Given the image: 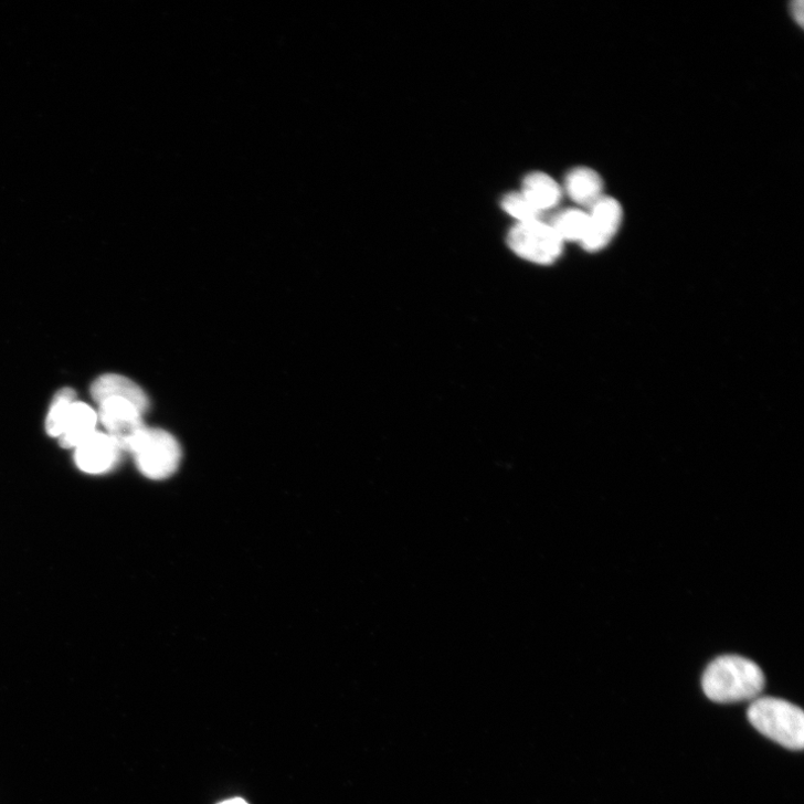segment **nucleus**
Wrapping results in <instances>:
<instances>
[{"label":"nucleus","mask_w":804,"mask_h":804,"mask_svg":"<svg viewBox=\"0 0 804 804\" xmlns=\"http://www.w3.org/2000/svg\"><path fill=\"white\" fill-rule=\"evenodd\" d=\"M764 686L765 676L760 666L737 655L715 659L701 677L704 692L720 704L754 700Z\"/></svg>","instance_id":"1"},{"label":"nucleus","mask_w":804,"mask_h":804,"mask_svg":"<svg viewBox=\"0 0 804 804\" xmlns=\"http://www.w3.org/2000/svg\"><path fill=\"white\" fill-rule=\"evenodd\" d=\"M75 401L76 392L72 388H63L56 392L45 423L46 433L51 437L60 438L66 416Z\"/></svg>","instance_id":"13"},{"label":"nucleus","mask_w":804,"mask_h":804,"mask_svg":"<svg viewBox=\"0 0 804 804\" xmlns=\"http://www.w3.org/2000/svg\"><path fill=\"white\" fill-rule=\"evenodd\" d=\"M221 804H247V803L242 798H233V800L225 801Z\"/></svg>","instance_id":"16"},{"label":"nucleus","mask_w":804,"mask_h":804,"mask_svg":"<svg viewBox=\"0 0 804 804\" xmlns=\"http://www.w3.org/2000/svg\"><path fill=\"white\" fill-rule=\"evenodd\" d=\"M589 228L580 247L595 254L609 248L617 237L624 211L620 201L611 195H602L588 211Z\"/></svg>","instance_id":"6"},{"label":"nucleus","mask_w":804,"mask_h":804,"mask_svg":"<svg viewBox=\"0 0 804 804\" xmlns=\"http://www.w3.org/2000/svg\"><path fill=\"white\" fill-rule=\"evenodd\" d=\"M500 208L517 223H528L542 220V214L520 192H510L500 201Z\"/></svg>","instance_id":"14"},{"label":"nucleus","mask_w":804,"mask_h":804,"mask_svg":"<svg viewBox=\"0 0 804 804\" xmlns=\"http://www.w3.org/2000/svg\"><path fill=\"white\" fill-rule=\"evenodd\" d=\"M129 453L133 454L139 472L151 480H166L179 469L182 451L179 442L167 431L160 429L145 430L134 442Z\"/></svg>","instance_id":"3"},{"label":"nucleus","mask_w":804,"mask_h":804,"mask_svg":"<svg viewBox=\"0 0 804 804\" xmlns=\"http://www.w3.org/2000/svg\"><path fill=\"white\" fill-rule=\"evenodd\" d=\"M748 719L762 736L781 747L801 751L804 747V713L794 704L775 697H758Z\"/></svg>","instance_id":"2"},{"label":"nucleus","mask_w":804,"mask_h":804,"mask_svg":"<svg viewBox=\"0 0 804 804\" xmlns=\"http://www.w3.org/2000/svg\"><path fill=\"white\" fill-rule=\"evenodd\" d=\"M97 413L85 402L75 401L70 409L59 438L64 448H76L96 432Z\"/></svg>","instance_id":"10"},{"label":"nucleus","mask_w":804,"mask_h":804,"mask_svg":"<svg viewBox=\"0 0 804 804\" xmlns=\"http://www.w3.org/2000/svg\"><path fill=\"white\" fill-rule=\"evenodd\" d=\"M123 453L113 437L96 431L75 448L74 461L82 472L99 475L115 469Z\"/></svg>","instance_id":"7"},{"label":"nucleus","mask_w":804,"mask_h":804,"mask_svg":"<svg viewBox=\"0 0 804 804\" xmlns=\"http://www.w3.org/2000/svg\"><path fill=\"white\" fill-rule=\"evenodd\" d=\"M521 192L542 215L554 210L563 197L562 187L541 171L531 172L525 178Z\"/></svg>","instance_id":"11"},{"label":"nucleus","mask_w":804,"mask_h":804,"mask_svg":"<svg viewBox=\"0 0 804 804\" xmlns=\"http://www.w3.org/2000/svg\"><path fill=\"white\" fill-rule=\"evenodd\" d=\"M98 405V422L124 452L131 448L134 442L145 430L144 413L124 398H108Z\"/></svg>","instance_id":"5"},{"label":"nucleus","mask_w":804,"mask_h":804,"mask_svg":"<svg viewBox=\"0 0 804 804\" xmlns=\"http://www.w3.org/2000/svg\"><path fill=\"white\" fill-rule=\"evenodd\" d=\"M91 395L96 404L108 398H124L133 402L144 414L149 409V398L134 380L117 373L98 377L91 385Z\"/></svg>","instance_id":"8"},{"label":"nucleus","mask_w":804,"mask_h":804,"mask_svg":"<svg viewBox=\"0 0 804 804\" xmlns=\"http://www.w3.org/2000/svg\"><path fill=\"white\" fill-rule=\"evenodd\" d=\"M550 225L564 244L581 245L588 232L589 215L586 211L569 209L556 215Z\"/></svg>","instance_id":"12"},{"label":"nucleus","mask_w":804,"mask_h":804,"mask_svg":"<svg viewBox=\"0 0 804 804\" xmlns=\"http://www.w3.org/2000/svg\"><path fill=\"white\" fill-rule=\"evenodd\" d=\"M562 189L573 203L588 209L596 203L602 195H605L601 176L588 167H578L570 170Z\"/></svg>","instance_id":"9"},{"label":"nucleus","mask_w":804,"mask_h":804,"mask_svg":"<svg viewBox=\"0 0 804 804\" xmlns=\"http://www.w3.org/2000/svg\"><path fill=\"white\" fill-rule=\"evenodd\" d=\"M791 11H792V15H793V19L795 20V22L800 27H803V19H804L803 2H801V0H797V2H794L792 4Z\"/></svg>","instance_id":"15"},{"label":"nucleus","mask_w":804,"mask_h":804,"mask_svg":"<svg viewBox=\"0 0 804 804\" xmlns=\"http://www.w3.org/2000/svg\"><path fill=\"white\" fill-rule=\"evenodd\" d=\"M510 250L521 260L538 266H552L563 255L565 244L542 220L517 223L508 234Z\"/></svg>","instance_id":"4"}]
</instances>
